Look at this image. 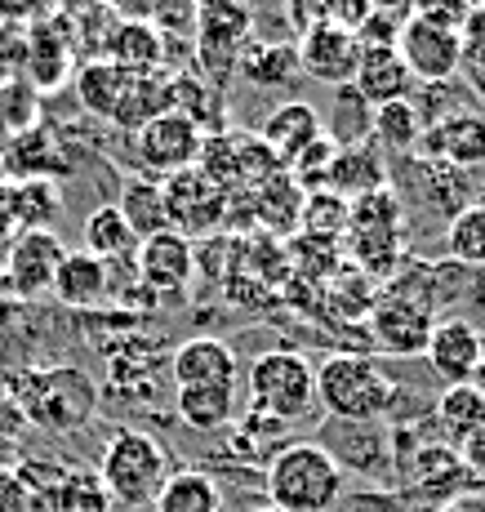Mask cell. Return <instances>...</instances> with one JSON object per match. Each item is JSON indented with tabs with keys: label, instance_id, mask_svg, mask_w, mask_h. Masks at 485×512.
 Listing matches in <instances>:
<instances>
[{
	"label": "cell",
	"instance_id": "1f68e13d",
	"mask_svg": "<svg viewBox=\"0 0 485 512\" xmlns=\"http://www.w3.org/2000/svg\"><path fill=\"white\" fill-rule=\"evenodd\" d=\"M125 81H130V72H125V67L98 58V63H85L81 72H76V98H81V107H85L89 116H98V121H112L116 107H121Z\"/></svg>",
	"mask_w": 485,
	"mask_h": 512
},
{
	"label": "cell",
	"instance_id": "11a10c76",
	"mask_svg": "<svg viewBox=\"0 0 485 512\" xmlns=\"http://www.w3.org/2000/svg\"><path fill=\"white\" fill-rule=\"evenodd\" d=\"M437 512H468L463 504H445V508H437Z\"/></svg>",
	"mask_w": 485,
	"mask_h": 512
},
{
	"label": "cell",
	"instance_id": "d590c367",
	"mask_svg": "<svg viewBox=\"0 0 485 512\" xmlns=\"http://www.w3.org/2000/svg\"><path fill=\"white\" fill-rule=\"evenodd\" d=\"M352 259L365 272H392L401 259V228H348Z\"/></svg>",
	"mask_w": 485,
	"mask_h": 512
},
{
	"label": "cell",
	"instance_id": "f907efd6",
	"mask_svg": "<svg viewBox=\"0 0 485 512\" xmlns=\"http://www.w3.org/2000/svg\"><path fill=\"white\" fill-rule=\"evenodd\" d=\"M472 388H477V392H481V397H485V361H481V366H477V374H472Z\"/></svg>",
	"mask_w": 485,
	"mask_h": 512
},
{
	"label": "cell",
	"instance_id": "e0dca14e",
	"mask_svg": "<svg viewBox=\"0 0 485 512\" xmlns=\"http://www.w3.org/2000/svg\"><path fill=\"white\" fill-rule=\"evenodd\" d=\"M63 259H67V250L54 232H23L9 245L5 277L14 285V294L32 299V294H41V290H54V272Z\"/></svg>",
	"mask_w": 485,
	"mask_h": 512
},
{
	"label": "cell",
	"instance_id": "4316f807",
	"mask_svg": "<svg viewBox=\"0 0 485 512\" xmlns=\"http://www.w3.org/2000/svg\"><path fill=\"white\" fill-rule=\"evenodd\" d=\"M370 130H374V139H379L383 152L414 156V152H419V143H423V130H428V121H423V112H419V103H414V98H401V103L374 107Z\"/></svg>",
	"mask_w": 485,
	"mask_h": 512
},
{
	"label": "cell",
	"instance_id": "bcb514c9",
	"mask_svg": "<svg viewBox=\"0 0 485 512\" xmlns=\"http://www.w3.org/2000/svg\"><path fill=\"white\" fill-rule=\"evenodd\" d=\"M116 23H156L165 0H103Z\"/></svg>",
	"mask_w": 485,
	"mask_h": 512
},
{
	"label": "cell",
	"instance_id": "484cf974",
	"mask_svg": "<svg viewBox=\"0 0 485 512\" xmlns=\"http://www.w3.org/2000/svg\"><path fill=\"white\" fill-rule=\"evenodd\" d=\"M165 54V36L152 23H116L107 32V63L125 72H156Z\"/></svg>",
	"mask_w": 485,
	"mask_h": 512
},
{
	"label": "cell",
	"instance_id": "83f0119b",
	"mask_svg": "<svg viewBox=\"0 0 485 512\" xmlns=\"http://www.w3.org/2000/svg\"><path fill=\"white\" fill-rule=\"evenodd\" d=\"M325 187L339 192L343 201L365 196V192H379V187H388V165L379 161L374 147H339V161H334L330 183Z\"/></svg>",
	"mask_w": 485,
	"mask_h": 512
},
{
	"label": "cell",
	"instance_id": "6f0895ef",
	"mask_svg": "<svg viewBox=\"0 0 485 512\" xmlns=\"http://www.w3.org/2000/svg\"><path fill=\"white\" fill-rule=\"evenodd\" d=\"M72 5H103V0H72Z\"/></svg>",
	"mask_w": 485,
	"mask_h": 512
},
{
	"label": "cell",
	"instance_id": "cb8c5ba5",
	"mask_svg": "<svg viewBox=\"0 0 485 512\" xmlns=\"http://www.w3.org/2000/svg\"><path fill=\"white\" fill-rule=\"evenodd\" d=\"M138 236L134 228L125 223V214L116 210V205H98V210H89L85 219V254H94V259H103L107 268L112 263H134L138 254Z\"/></svg>",
	"mask_w": 485,
	"mask_h": 512
},
{
	"label": "cell",
	"instance_id": "52a82bcc",
	"mask_svg": "<svg viewBox=\"0 0 485 512\" xmlns=\"http://www.w3.org/2000/svg\"><path fill=\"white\" fill-rule=\"evenodd\" d=\"M161 187H165V205H170V228L178 236L196 241V236H210V232L223 228L227 201H232V196H227L214 179H205L196 165L161 179Z\"/></svg>",
	"mask_w": 485,
	"mask_h": 512
},
{
	"label": "cell",
	"instance_id": "603a6c76",
	"mask_svg": "<svg viewBox=\"0 0 485 512\" xmlns=\"http://www.w3.org/2000/svg\"><path fill=\"white\" fill-rule=\"evenodd\" d=\"M432 423H437V437L445 446L459 450L472 432L485 428V397L472 383H450L437 397V406H432Z\"/></svg>",
	"mask_w": 485,
	"mask_h": 512
},
{
	"label": "cell",
	"instance_id": "ac0fdd59",
	"mask_svg": "<svg viewBox=\"0 0 485 512\" xmlns=\"http://www.w3.org/2000/svg\"><path fill=\"white\" fill-rule=\"evenodd\" d=\"M352 94L361 98L365 107H388V103H401V98L414 94V76L405 67V58L397 54V45H370L361 54V67H356V81H352Z\"/></svg>",
	"mask_w": 485,
	"mask_h": 512
},
{
	"label": "cell",
	"instance_id": "681fc988",
	"mask_svg": "<svg viewBox=\"0 0 485 512\" xmlns=\"http://www.w3.org/2000/svg\"><path fill=\"white\" fill-rule=\"evenodd\" d=\"M374 9H410V0H370Z\"/></svg>",
	"mask_w": 485,
	"mask_h": 512
},
{
	"label": "cell",
	"instance_id": "8992f818",
	"mask_svg": "<svg viewBox=\"0 0 485 512\" xmlns=\"http://www.w3.org/2000/svg\"><path fill=\"white\" fill-rule=\"evenodd\" d=\"M316 446H325V455L339 464L348 477L356 472L361 481H392L397 477V441L383 419L374 423H348V419H325L316 432Z\"/></svg>",
	"mask_w": 485,
	"mask_h": 512
},
{
	"label": "cell",
	"instance_id": "277c9868",
	"mask_svg": "<svg viewBox=\"0 0 485 512\" xmlns=\"http://www.w3.org/2000/svg\"><path fill=\"white\" fill-rule=\"evenodd\" d=\"M98 477H103L107 495H112L116 508H147L156 504L165 477H170V455L165 446L143 428H116L107 437L103 455H98Z\"/></svg>",
	"mask_w": 485,
	"mask_h": 512
},
{
	"label": "cell",
	"instance_id": "9c48e42d",
	"mask_svg": "<svg viewBox=\"0 0 485 512\" xmlns=\"http://www.w3.org/2000/svg\"><path fill=\"white\" fill-rule=\"evenodd\" d=\"M201 143H205L201 125L170 107V112H161L156 121H147L143 130H138V165L170 179V174L192 170V165L201 161Z\"/></svg>",
	"mask_w": 485,
	"mask_h": 512
},
{
	"label": "cell",
	"instance_id": "5bb4252c",
	"mask_svg": "<svg viewBox=\"0 0 485 512\" xmlns=\"http://www.w3.org/2000/svg\"><path fill=\"white\" fill-rule=\"evenodd\" d=\"M428 366L437 379H445V388L450 383H472V374L485 361V334L472 326V321L463 317H445L432 326V339H428Z\"/></svg>",
	"mask_w": 485,
	"mask_h": 512
},
{
	"label": "cell",
	"instance_id": "d6986e66",
	"mask_svg": "<svg viewBox=\"0 0 485 512\" xmlns=\"http://www.w3.org/2000/svg\"><path fill=\"white\" fill-rule=\"evenodd\" d=\"M321 134H325L321 112H316L312 103H303V98H290V103L272 107V116H267L263 130H259V139H263V147L276 156V161L290 165L294 156L308 152Z\"/></svg>",
	"mask_w": 485,
	"mask_h": 512
},
{
	"label": "cell",
	"instance_id": "db71d44e",
	"mask_svg": "<svg viewBox=\"0 0 485 512\" xmlns=\"http://www.w3.org/2000/svg\"><path fill=\"white\" fill-rule=\"evenodd\" d=\"M5 196H9V179L0 174V210H5Z\"/></svg>",
	"mask_w": 485,
	"mask_h": 512
},
{
	"label": "cell",
	"instance_id": "680465c9",
	"mask_svg": "<svg viewBox=\"0 0 485 512\" xmlns=\"http://www.w3.org/2000/svg\"><path fill=\"white\" fill-rule=\"evenodd\" d=\"M468 5H472V9H477V5H485V0H468Z\"/></svg>",
	"mask_w": 485,
	"mask_h": 512
},
{
	"label": "cell",
	"instance_id": "7dc6e473",
	"mask_svg": "<svg viewBox=\"0 0 485 512\" xmlns=\"http://www.w3.org/2000/svg\"><path fill=\"white\" fill-rule=\"evenodd\" d=\"M27 486L14 464H0V512H27Z\"/></svg>",
	"mask_w": 485,
	"mask_h": 512
},
{
	"label": "cell",
	"instance_id": "7402d4cb",
	"mask_svg": "<svg viewBox=\"0 0 485 512\" xmlns=\"http://www.w3.org/2000/svg\"><path fill=\"white\" fill-rule=\"evenodd\" d=\"M116 210L125 214V223L134 228L138 241H147V236H161V232H174L170 228V205H165L161 179H147V174H125L121 205H116Z\"/></svg>",
	"mask_w": 485,
	"mask_h": 512
},
{
	"label": "cell",
	"instance_id": "ab89813d",
	"mask_svg": "<svg viewBox=\"0 0 485 512\" xmlns=\"http://www.w3.org/2000/svg\"><path fill=\"white\" fill-rule=\"evenodd\" d=\"M330 512H419L401 490H379V486H365V490H343V499Z\"/></svg>",
	"mask_w": 485,
	"mask_h": 512
},
{
	"label": "cell",
	"instance_id": "d4e9b609",
	"mask_svg": "<svg viewBox=\"0 0 485 512\" xmlns=\"http://www.w3.org/2000/svg\"><path fill=\"white\" fill-rule=\"evenodd\" d=\"M156 512H223V486L201 468H178L165 477Z\"/></svg>",
	"mask_w": 485,
	"mask_h": 512
},
{
	"label": "cell",
	"instance_id": "4dcf8cb0",
	"mask_svg": "<svg viewBox=\"0 0 485 512\" xmlns=\"http://www.w3.org/2000/svg\"><path fill=\"white\" fill-rule=\"evenodd\" d=\"M303 201H308V192L285 170L254 187V214H259V223H267L272 232H299Z\"/></svg>",
	"mask_w": 485,
	"mask_h": 512
},
{
	"label": "cell",
	"instance_id": "ee69618b",
	"mask_svg": "<svg viewBox=\"0 0 485 512\" xmlns=\"http://www.w3.org/2000/svg\"><path fill=\"white\" fill-rule=\"evenodd\" d=\"M459 45H463V72H485V5L468 9L459 27Z\"/></svg>",
	"mask_w": 485,
	"mask_h": 512
},
{
	"label": "cell",
	"instance_id": "7bdbcfd3",
	"mask_svg": "<svg viewBox=\"0 0 485 512\" xmlns=\"http://www.w3.org/2000/svg\"><path fill=\"white\" fill-rule=\"evenodd\" d=\"M405 18H410V9H374L370 5V14H365V23L356 27V36H361L365 49L370 45H397Z\"/></svg>",
	"mask_w": 485,
	"mask_h": 512
},
{
	"label": "cell",
	"instance_id": "9a60e30c",
	"mask_svg": "<svg viewBox=\"0 0 485 512\" xmlns=\"http://www.w3.org/2000/svg\"><path fill=\"white\" fill-rule=\"evenodd\" d=\"M170 379H174V388H214V383L236 388L241 383V361H236L232 343L201 334V339H187L174 348Z\"/></svg>",
	"mask_w": 485,
	"mask_h": 512
},
{
	"label": "cell",
	"instance_id": "d6a6232c",
	"mask_svg": "<svg viewBox=\"0 0 485 512\" xmlns=\"http://www.w3.org/2000/svg\"><path fill=\"white\" fill-rule=\"evenodd\" d=\"M445 254L468 272H485V201H472L445 223Z\"/></svg>",
	"mask_w": 485,
	"mask_h": 512
},
{
	"label": "cell",
	"instance_id": "8d00e7d4",
	"mask_svg": "<svg viewBox=\"0 0 485 512\" xmlns=\"http://www.w3.org/2000/svg\"><path fill=\"white\" fill-rule=\"evenodd\" d=\"M370 14V0H290V18L308 32L316 23H339V27H361Z\"/></svg>",
	"mask_w": 485,
	"mask_h": 512
},
{
	"label": "cell",
	"instance_id": "9f6ffc18",
	"mask_svg": "<svg viewBox=\"0 0 485 512\" xmlns=\"http://www.w3.org/2000/svg\"><path fill=\"white\" fill-rule=\"evenodd\" d=\"M245 512H276L272 504H259V508H245Z\"/></svg>",
	"mask_w": 485,
	"mask_h": 512
},
{
	"label": "cell",
	"instance_id": "8fae6325",
	"mask_svg": "<svg viewBox=\"0 0 485 512\" xmlns=\"http://www.w3.org/2000/svg\"><path fill=\"white\" fill-rule=\"evenodd\" d=\"M254 18L245 0H201L196 14V49H201L205 67H214L219 58V81L227 76V67L241 63V54L250 49Z\"/></svg>",
	"mask_w": 485,
	"mask_h": 512
},
{
	"label": "cell",
	"instance_id": "7a4b0ae2",
	"mask_svg": "<svg viewBox=\"0 0 485 512\" xmlns=\"http://www.w3.org/2000/svg\"><path fill=\"white\" fill-rule=\"evenodd\" d=\"M401 401V388L388 370L365 352H334L316 366V406L325 419L374 423L388 419Z\"/></svg>",
	"mask_w": 485,
	"mask_h": 512
},
{
	"label": "cell",
	"instance_id": "b9f144b4",
	"mask_svg": "<svg viewBox=\"0 0 485 512\" xmlns=\"http://www.w3.org/2000/svg\"><path fill=\"white\" fill-rule=\"evenodd\" d=\"M0 121L9 125V134H23L36 125V90L32 85H5L0 90Z\"/></svg>",
	"mask_w": 485,
	"mask_h": 512
},
{
	"label": "cell",
	"instance_id": "74e56055",
	"mask_svg": "<svg viewBox=\"0 0 485 512\" xmlns=\"http://www.w3.org/2000/svg\"><path fill=\"white\" fill-rule=\"evenodd\" d=\"M334 161H339V139H330V134H321L308 152H299L290 165H285V174H290L294 183L303 187V192H321L325 183H330V170H334Z\"/></svg>",
	"mask_w": 485,
	"mask_h": 512
},
{
	"label": "cell",
	"instance_id": "f546056e",
	"mask_svg": "<svg viewBox=\"0 0 485 512\" xmlns=\"http://www.w3.org/2000/svg\"><path fill=\"white\" fill-rule=\"evenodd\" d=\"M63 210V196L49 179H32V183H14L5 196V219L18 223L23 232H49V223Z\"/></svg>",
	"mask_w": 485,
	"mask_h": 512
},
{
	"label": "cell",
	"instance_id": "60d3db41",
	"mask_svg": "<svg viewBox=\"0 0 485 512\" xmlns=\"http://www.w3.org/2000/svg\"><path fill=\"white\" fill-rule=\"evenodd\" d=\"M27 415L23 406H18L9 392H0V464H14L18 455H23V437H27Z\"/></svg>",
	"mask_w": 485,
	"mask_h": 512
},
{
	"label": "cell",
	"instance_id": "44dd1931",
	"mask_svg": "<svg viewBox=\"0 0 485 512\" xmlns=\"http://www.w3.org/2000/svg\"><path fill=\"white\" fill-rule=\"evenodd\" d=\"M54 294L63 308H76V312L103 308V299L112 294V268L85 250H67V259L54 272Z\"/></svg>",
	"mask_w": 485,
	"mask_h": 512
},
{
	"label": "cell",
	"instance_id": "7c38bea8",
	"mask_svg": "<svg viewBox=\"0 0 485 512\" xmlns=\"http://www.w3.org/2000/svg\"><path fill=\"white\" fill-rule=\"evenodd\" d=\"M432 326H437L432 312L419 308L414 299H405V294H383L370 308V339L388 357H423Z\"/></svg>",
	"mask_w": 485,
	"mask_h": 512
},
{
	"label": "cell",
	"instance_id": "ba28073f",
	"mask_svg": "<svg viewBox=\"0 0 485 512\" xmlns=\"http://www.w3.org/2000/svg\"><path fill=\"white\" fill-rule=\"evenodd\" d=\"M397 54L405 58L414 81L445 85L463 72V45H459V27L428 23V18H405Z\"/></svg>",
	"mask_w": 485,
	"mask_h": 512
},
{
	"label": "cell",
	"instance_id": "c3c4849f",
	"mask_svg": "<svg viewBox=\"0 0 485 512\" xmlns=\"http://www.w3.org/2000/svg\"><path fill=\"white\" fill-rule=\"evenodd\" d=\"M459 459H463V468H468V477L477 481V486H485V428L472 432V437L463 441V446H459Z\"/></svg>",
	"mask_w": 485,
	"mask_h": 512
},
{
	"label": "cell",
	"instance_id": "f6af8a7d",
	"mask_svg": "<svg viewBox=\"0 0 485 512\" xmlns=\"http://www.w3.org/2000/svg\"><path fill=\"white\" fill-rule=\"evenodd\" d=\"M468 0H410V18H428V23H445V27H463L468 18Z\"/></svg>",
	"mask_w": 485,
	"mask_h": 512
},
{
	"label": "cell",
	"instance_id": "f5cc1de1",
	"mask_svg": "<svg viewBox=\"0 0 485 512\" xmlns=\"http://www.w3.org/2000/svg\"><path fill=\"white\" fill-rule=\"evenodd\" d=\"M9 139H14V134H9V125L0 121V156H5V147H9Z\"/></svg>",
	"mask_w": 485,
	"mask_h": 512
},
{
	"label": "cell",
	"instance_id": "f1b7e54d",
	"mask_svg": "<svg viewBox=\"0 0 485 512\" xmlns=\"http://www.w3.org/2000/svg\"><path fill=\"white\" fill-rule=\"evenodd\" d=\"M174 392H178L174 397L178 419L196 432H219L236 419V388L214 383V388H174Z\"/></svg>",
	"mask_w": 485,
	"mask_h": 512
},
{
	"label": "cell",
	"instance_id": "3957f363",
	"mask_svg": "<svg viewBox=\"0 0 485 512\" xmlns=\"http://www.w3.org/2000/svg\"><path fill=\"white\" fill-rule=\"evenodd\" d=\"M9 397L23 406L32 428L45 432H76L81 423L94 419L98 388L85 370L76 366H49V370H23L9 379Z\"/></svg>",
	"mask_w": 485,
	"mask_h": 512
},
{
	"label": "cell",
	"instance_id": "30bf717a",
	"mask_svg": "<svg viewBox=\"0 0 485 512\" xmlns=\"http://www.w3.org/2000/svg\"><path fill=\"white\" fill-rule=\"evenodd\" d=\"M361 36L352 27L339 23H316L303 32L299 41V67L321 85H334V90H348L356 81V67H361Z\"/></svg>",
	"mask_w": 485,
	"mask_h": 512
},
{
	"label": "cell",
	"instance_id": "6da1fadb",
	"mask_svg": "<svg viewBox=\"0 0 485 512\" xmlns=\"http://www.w3.org/2000/svg\"><path fill=\"white\" fill-rule=\"evenodd\" d=\"M343 472L312 437H290L263 464V495L276 512H330L343 499Z\"/></svg>",
	"mask_w": 485,
	"mask_h": 512
},
{
	"label": "cell",
	"instance_id": "836d02e7",
	"mask_svg": "<svg viewBox=\"0 0 485 512\" xmlns=\"http://www.w3.org/2000/svg\"><path fill=\"white\" fill-rule=\"evenodd\" d=\"M241 72L259 90H281L294 72H299V49L290 45H250L241 54Z\"/></svg>",
	"mask_w": 485,
	"mask_h": 512
},
{
	"label": "cell",
	"instance_id": "816d5d0a",
	"mask_svg": "<svg viewBox=\"0 0 485 512\" xmlns=\"http://www.w3.org/2000/svg\"><path fill=\"white\" fill-rule=\"evenodd\" d=\"M468 81H472V90L485 94V72H468Z\"/></svg>",
	"mask_w": 485,
	"mask_h": 512
},
{
	"label": "cell",
	"instance_id": "2e32d148",
	"mask_svg": "<svg viewBox=\"0 0 485 512\" xmlns=\"http://www.w3.org/2000/svg\"><path fill=\"white\" fill-rule=\"evenodd\" d=\"M134 272L147 290L156 294H178L196 272V250L187 236L178 232H161V236H147L134 254Z\"/></svg>",
	"mask_w": 485,
	"mask_h": 512
},
{
	"label": "cell",
	"instance_id": "5b68a950",
	"mask_svg": "<svg viewBox=\"0 0 485 512\" xmlns=\"http://www.w3.org/2000/svg\"><path fill=\"white\" fill-rule=\"evenodd\" d=\"M250 410L276 423H303L316 410V366L303 352L272 348L250 361Z\"/></svg>",
	"mask_w": 485,
	"mask_h": 512
},
{
	"label": "cell",
	"instance_id": "ffe728a7",
	"mask_svg": "<svg viewBox=\"0 0 485 512\" xmlns=\"http://www.w3.org/2000/svg\"><path fill=\"white\" fill-rule=\"evenodd\" d=\"M63 170H67V156L45 125H32V130L14 134L5 147V156H0V174L14 183H32V179L54 183V174H63Z\"/></svg>",
	"mask_w": 485,
	"mask_h": 512
},
{
	"label": "cell",
	"instance_id": "e575fe53",
	"mask_svg": "<svg viewBox=\"0 0 485 512\" xmlns=\"http://www.w3.org/2000/svg\"><path fill=\"white\" fill-rule=\"evenodd\" d=\"M299 228L308 236H325V241H334V236H343L352 228V201H343L339 192L321 187V192H312L308 201H303Z\"/></svg>",
	"mask_w": 485,
	"mask_h": 512
},
{
	"label": "cell",
	"instance_id": "4fadbf2b",
	"mask_svg": "<svg viewBox=\"0 0 485 512\" xmlns=\"http://www.w3.org/2000/svg\"><path fill=\"white\" fill-rule=\"evenodd\" d=\"M419 156L423 161L450 165V170H477V165H485V116L450 112V116L428 121Z\"/></svg>",
	"mask_w": 485,
	"mask_h": 512
},
{
	"label": "cell",
	"instance_id": "f35d334b",
	"mask_svg": "<svg viewBox=\"0 0 485 512\" xmlns=\"http://www.w3.org/2000/svg\"><path fill=\"white\" fill-rule=\"evenodd\" d=\"M58 504L63 512H112V495H107L103 477L94 468H67L63 490H58Z\"/></svg>",
	"mask_w": 485,
	"mask_h": 512
}]
</instances>
